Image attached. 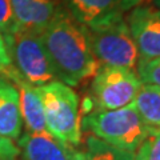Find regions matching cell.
Listing matches in <instances>:
<instances>
[{
  "mask_svg": "<svg viewBox=\"0 0 160 160\" xmlns=\"http://www.w3.org/2000/svg\"><path fill=\"white\" fill-rule=\"evenodd\" d=\"M135 160H160V129L149 128L135 152Z\"/></svg>",
  "mask_w": 160,
  "mask_h": 160,
  "instance_id": "obj_14",
  "label": "cell"
},
{
  "mask_svg": "<svg viewBox=\"0 0 160 160\" xmlns=\"http://www.w3.org/2000/svg\"><path fill=\"white\" fill-rule=\"evenodd\" d=\"M20 149L8 138L0 135V160H18Z\"/></svg>",
  "mask_w": 160,
  "mask_h": 160,
  "instance_id": "obj_17",
  "label": "cell"
},
{
  "mask_svg": "<svg viewBox=\"0 0 160 160\" xmlns=\"http://www.w3.org/2000/svg\"><path fill=\"white\" fill-rule=\"evenodd\" d=\"M142 87L135 69L102 66L92 79L89 99L95 111H109L133 103Z\"/></svg>",
  "mask_w": 160,
  "mask_h": 160,
  "instance_id": "obj_5",
  "label": "cell"
},
{
  "mask_svg": "<svg viewBox=\"0 0 160 160\" xmlns=\"http://www.w3.org/2000/svg\"><path fill=\"white\" fill-rule=\"evenodd\" d=\"M71 160H86V152L83 151H73Z\"/></svg>",
  "mask_w": 160,
  "mask_h": 160,
  "instance_id": "obj_19",
  "label": "cell"
},
{
  "mask_svg": "<svg viewBox=\"0 0 160 160\" xmlns=\"http://www.w3.org/2000/svg\"><path fill=\"white\" fill-rule=\"evenodd\" d=\"M132 104L149 128L160 129V87L142 84Z\"/></svg>",
  "mask_w": 160,
  "mask_h": 160,
  "instance_id": "obj_12",
  "label": "cell"
},
{
  "mask_svg": "<svg viewBox=\"0 0 160 160\" xmlns=\"http://www.w3.org/2000/svg\"><path fill=\"white\" fill-rule=\"evenodd\" d=\"M88 32L92 52L99 64L128 69H135L138 66L139 52L126 19L88 29Z\"/></svg>",
  "mask_w": 160,
  "mask_h": 160,
  "instance_id": "obj_6",
  "label": "cell"
},
{
  "mask_svg": "<svg viewBox=\"0 0 160 160\" xmlns=\"http://www.w3.org/2000/svg\"><path fill=\"white\" fill-rule=\"evenodd\" d=\"M69 15L88 29L118 22L144 0H62Z\"/></svg>",
  "mask_w": 160,
  "mask_h": 160,
  "instance_id": "obj_7",
  "label": "cell"
},
{
  "mask_svg": "<svg viewBox=\"0 0 160 160\" xmlns=\"http://www.w3.org/2000/svg\"><path fill=\"white\" fill-rule=\"evenodd\" d=\"M126 23L139 52V60L160 58V9L139 4L127 13Z\"/></svg>",
  "mask_w": 160,
  "mask_h": 160,
  "instance_id": "obj_8",
  "label": "cell"
},
{
  "mask_svg": "<svg viewBox=\"0 0 160 160\" xmlns=\"http://www.w3.org/2000/svg\"><path fill=\"white\" fill-rule=\"evenodd\" d=\"M23 120L20 115L19 92L15 84L0 73V135L18 140L22 135Z\"/></svg>",
  "mask_w": 160,
  "mask_h": 160,
  "instance_id": "obj_11",
  "label": "cell"
},
{
  "mask_svg": "<svg viewBox=\"0 0 160 160\" xmlns=\"http://www.w3.org/2000/svg\"><path fill=\"white\" fill-rule=\"evenodd\" d=\"M36 89L42 99L47 131L69 147L79 146L82 142V112L76 92L59 80Z\"/></svg>",
  "mask_w": 160,
  "mask_h": 160,
  "instance_id": "obj_2",
  "label": "cell"
},
{
  "mask_svg": "<svg viewBox=\"0 0 160 160\" xmlns=\"http://www.w3.org/2000/svg\"><path fill=\"white\" fill-rule=\"evenodd\" d=\"M13 68L26 83L42 87L55 80V72L40 33L18 28L6 42Z\"/></svg>",
  "mask_w": 160,
  "mask_h": 160,
  "instance_id": "obj_4",
  "label": "cell"
},
{
  "mask_svg": "<svg viewBox=\"0 0 160 160\" xmlns=\"http://www.w3.org/2000/svg\"><path fill=\"white\" fill-rule=\"evenodd\" d=\"M55 76L68 87L93 79L99 62L89 42V32L63 6H58L51 22L40 33Z\"/></svg>",
  "mask_w": 160,
  "mask_h": 160,
  "instance_id": "obj_1",
  "label": "cell"
},
{
  "mask_svg": "<svg viewBox=\"0 0 160 160\" xmlns=\"http://www.w3.org/2000/svg\"><path fill=\"white\" fill-rule=\"evenodd\" d=\"M19 28L15 20L11 2L9 0H0V33L3 35L4 42L11 39L12 35Z\"/></svg>",
  "mask_w": 160,
  "mask_h": 160,
  "instance_id": "obj_16",
  "label": "cell"
},
{
  "mask_svg": "<svg viewBox=\"0 0 160 160\" xmlns=\"http://www.w3.org/2000/svg\"><path fill=\"white\" fill-rule=\"evenodd\" d=\"M19 28L42 33L59 4L56 0H9Z\"/></svg>",
  "mask_w": 160,
  "mask_h": 160,
  "instance_id": "obj_10",
  "label": "cell"
},
{
  "mask_svg": "<svg viewBox=\"0 0 160 160\" xmlns=\"http://www.w3.org/2000/svg\"><path fill=\"white\" fill-rule=\"evenodd\" d=\"M82 128L91 131L93 136L109 146L131 153L136 152L149 131L133 104L109 111L89 112L84 115Z\"/></svg>",
  "mask_w": 160,
  "mask_h": 160,
  "instance_id": "obj_3",
  "label": "cell"
},
{
  "mask_svg": "<svg viewBox=\"0 0 160 160\" xmlns=\"http://www.w3.org/2000/svg\"><path fill=\"white\" fill-rule=\"evenodd\" d=\"M152 3H153V6H155V7L160 9V0H152Z\"/></svg>",
  "mask_w": 160,
  "mask_h": 160,
  "instance_id": "obj_20",
  "label": "cell"
},
{
  "mask_svg": "<svg viewBox=\"0 0 160 160\" xmlns=\"http://www.w3.org/2000/svg\"><path fill=\"white\" fill-rule=\"evenodd\" d=\"M0 66H2L4 69H7L8 67L12 66L11 58H9L8 49H7V46H6V42H4L2 33H0Z\"/></svg>",
  "mask_w": 160,
  "mask_h": 160,
  "instance_id": "obj_18",
  "label": "cell"
},
{
  "mask_svg": "<svg viewBox=\"0 0 160 160\" xmlns=\"http://www.w3.org/2000/svg\"><path fill=\"white\" fill-rule=\"evenodd\" d=\"M4 71H6V69H4V68H3L2 66H0V73H2V75H3V73H4Z\"/></svg>",
  "mask_w": 160,
  "mask_h": 160,
  "instance_id": "obj_21",
  "label": "cell"
},
{
  "mask_svg": "<svg viewBox=\"0 0 160 160\" xmlns=\"http://www.w3.org/2000/svg\"><path fill=\"white\" fill-rule=\"evenodd\" d=\"M86 160H135V153L115 148L99 138L89 135L87 138Z\"/></svg>",
  "mask_w": 160,
  "mask_h": 160,
  "instance_id": "obj_13",
  "label": "cell"
},
{
  "mask_svg": "<svg viewBox=\"0 0 160 160\" xmlns=\"http://www.w3.org/2000/svg\"><path fill=\"white\" fill-rule=\"evenodd\" d=\"M23 160H71L73 148L53 138L48 131L24 132L18 139Z\"/></svg>",
  "mask_w": 160,
  "mask_h": 160,
  "instance_id": "obj_9",
  "label": "cell"
},
{
  "mask_svg": "<svg viewBox=\"0 0 160 160\" xmlns=\"http://www.w3.org/2000/svg\"><path fill=\"white\" fill-rule=\"evenodd\" d=\"M138 78L142 84L160 87V58L138 62Z\"/></svg>",
  "mask_w": 160,
  "mask_h": 160,
  "instance_id": "obj_15",
  "label": "cell"
}]
</instances>
